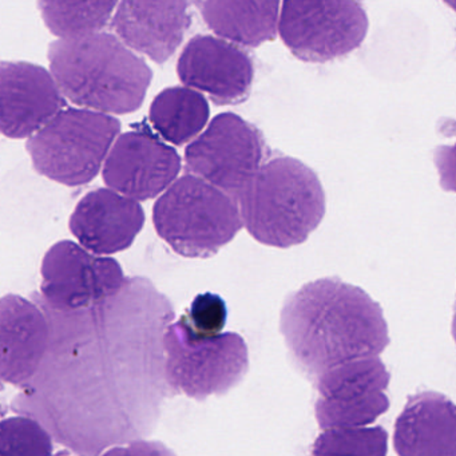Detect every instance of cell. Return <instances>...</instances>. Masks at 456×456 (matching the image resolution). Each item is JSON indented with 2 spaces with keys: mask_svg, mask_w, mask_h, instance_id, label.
I'll return each mask as SVG.
<instances>
[{
  "mask_svg": "<svg viewBox=\"0 0 456 456\" xmlns=\"http://www.w3.org/2000/svg\"><path fill=\"white\" fill-rule=\"evenodd\" d=\"M280 332L296 367L312 383L338 365L380 356L391 341L380 304L338 277L290 293L280 314Z\"/></svg>",
  "mask_w": 456,
  "mask_h": 456,
  "instance_id": "cell-1",
  "label": "cell"
},
{
  "mask_svg": "<svg viewBox=\"0 0 456 456\" xmlns=\"http://www.w3.org/2000/svg\"><path fill=\"white\" fill-rule=\"evenodd\" d=\"M47 58L63 95L98 113H134L153 79L145 61L111 34L53 42Z\"/></svg>",
  "mask_w": 456,
  "mask_h": 456,
  "instance_id": "cell-2",
  "label": "cell"
},
{
  "mask_svg": "<svg viewBox=\"0 0 456 456\" xmlns=\"http://www.w3.org/2000/svg\"><path fill=\"white\" fill-rule=\"evenodd\" d=\"M244 226L268 247L303 244L325 216V193L316 173L292 157L263 165L239 197Z\"/></svg>",
  "mask_w": 456,
  "mask_h": 456,
  "instance_id": "cell-3",
  "label": "cell"
},
{
  "mask_svg": "<svg viewBox=\"0 0 456 456\" xmlns=\"http://www.w3.org/2000/svg\"><path fill=\"white\" fill-rule=\"evenodd\" d=\"M159 239L186 258H209L237 236L244 221L236 199L194 175L178 178L153 208Z\"/></svg>",
  "mask_w": 456,
  "mask_h": 456,
  "instance_id": "cell-4",
  "label": "cell"
},
{
  "mask_svg": "<svg viewBox=\"0 0 456 456\" xmlns=\"http://www.w3.org/2000/svg\"><path fill=\"white\" fill-rule=\"evenodd\" d=\"M121 122L87 109H65L26 143L38 175L62 183H92L106 162Z\"/></svg>",
  "mask_w": 456,
  "mask_h": 456,
  "instance_id": "cell-5",
  "label": "cell"
},
{
  "mask_svg": "<svg viewBox=\"0 0 456 456\" xmlns=\"http://www.w3.org/2000/svg\"><path fill=\"white\" fill-rule=\"evenodd\" d=\"M164 346L167 383L200 402L228 394L249 370V351L239 333L197 335L180 317L167 327Z\"/></svg>",
  "mask_w": 456,
  "mask_h": 456,
  "instance_id": "cell-6",
  "label": "cell"
},
{
  "mask_svg": "<svg viewBox=\"0 0 456 456\" xmlns=\"http://www.w3.org/2000/svg\"><path fill=\"white\" fill-rule=\"evenodd\" d=\"M268 156L263 133L234 113L218 114L185 151L191 175L233 199L249 185Z\"/></svg>",
  "mask_w": 456,
  "mask_h": 456,
  "instance_id": "cell-7",
  "label": "cell"
},
{
  "mask_svg": "<svg viewBox=\"0 0 456 456\" xmlns=\"http://www.w3.org/2000/svg\"><path fill=\"white\" fill-rule=\"evenodd\" d=\"M367 12L357 2L287 0L280 14L279 33L297 60L325 63L362 46L368 33Z\"/></svg>",
  "mask_w": 456,
  "mask_h": 456,
  "instance_id": "cell-8",
  "label": "cell"
},
{
  "mask_svg": "<svg viewBox=\"0 0 456 456\" xmlns=\"http://www.w3.org/2000/svg\"><path fill=\"white\" fill-rule=\"evenodd\" d=\"M41 292L55 311L76 312L116 297L126 279L118 261L97 257L76 242L53 245L41 266Z\"/></svg>",
  "mask_w": 456,
  "mask_h": 456,
  "instance_id": "cell-9",
  "label": "cell"
},
{
  "mask_svg": "<svg viewBox=\"0 0 456 456\" xmlns=\"http://www.w3.org/2000/svg\"><path fill=\"white\" fill-rule=\"evenodd\" d=\"M391 375L380 357L354 360L314 381V416L322 431L368 427L388 411Z\"/></svg>",
  "mask_w": 456,
  "mask_h": 456,
  "instance_id": "cell-10",
  "label": "cell"
},
{
  "mask_svg": "<svg viewBox=\"0 0 456 456\" xmlns=\"http://www.w3.org/2000/svg\"><path fill=\"white\" fill-rule=\"evenodd\" d=\"M117 138L102 177L111 191L134 201L156 199L175 183L181 157L149 127L137 124Z\"/></svg>",
  "mask_w": 456,
  "mask_h": 456,
  "instance_id": "cell-11",
  "label": "cell"
},
{
  "mask_svg": "<svg viewBox=\"0 0 456 456\" xmlns=\"http://www.w3.org/2000/svg\"><path fill=\"white\" fill-rule=\"evenodd\" d=\"M177 74L186 87L204 93L215 105H239L252 92L255 65L236 45L212 36H196L178 58Z\"/></svg>",
  "mask_w": 456,
  "mask_h": 456,
  "instance_id": "cell-12",
  "label": "cell"
},
{
  "mask_svg": "<svg viewBox=\"0 0 456 456\" xmlns=\"http://www.w3.org/2000/svg\"><path fill=\"white\" fill-rule=\"evenodd\" d=\"M57 81L41 66L28 62L0 65V130L12 140L33 137L65 110Z\"/></svg>",
  "mask_w": 456,
  "mask_h": 456,
  "instance_id": "cell-13",
  "label": "cell"
},
{
  "mask_svg": "<svg viewBox=\"0 0 456 456\" xmlns=\"http://www.w3.org/2000/svg\"><path fill=\"white\" fill-rule=\"evenodd\" d=\"M186 0H124L113 17V28L122 44L164 65L173 57L191 25Z\"/></svg>",
  "mask_w": 456,
  "mask_h": 456,
  "instance_id": "cell-14",
  "label": "cell"
},
{
  "mask_svg": "<svg viewBox=\"0 0 456 456\" xmlns=\"http://www.w3.org/2000/svg\"><path fill=\"white\" fill-rule=\"evenodd\" d=\"M143 225L145 212L141 204L109 188L82 197L69 223L79 244L98 256L129 249Z\"/></svg>",
  "mask_w": 456,
  "mask_h": 456,
  "instance_id": "cell-15",
  "label": "cell"
},
{
  "mask_svg": "<svg viewBox=\"0 0 456 456\" xmlns=\"http://www.w3.org/2000/svg\"><path fill=\"white\" fill-rule=\"evenodd\" d=\"M0 378L23 387L36 375L46 352L49 325L44 312L17 295L0 301Z\"/></svg>",
  "mask_w": 456,
  "mask_h": 456,
  "instance_id": "cell-16",
  "label": "cell"
},
{
  "mask_svg": "<svg viewBox=\"0 0 456 456\" xmlns=\"http://www.w3.org/2000/svg\"><path fill=\"white\" fill-rule=\"evenodd\" d=\"M399 456H456V405L437 392H418L395 421Z\"/></svg>",
  "mask_w": 456,
  "mask_h": 456,
  "instance_id": "cell-17",
  "label": "cell"
},
{
  "mask_svg": "<svg viewBox=\"0 0 456 456\" xmlns=\"http://www.w3.org/2000/svg\"><path fill=\"white\" fill-rule=\"evenodd\" d=\"M194 6L201 12L208 28L225 41L258 47L276 38L281 6L277 0H199Z\"/></svg>",
  "mask_w": 456,
  "mask_h": 456,
  "instance_id": "cell-18",
  "label": "cell"
},
{
  "mask_svg": "<svg viewBox=\"0 0 456 456\" xmlns=\"http://www.w3.org/2000/svg\"><path fill=\"white\" fill-rule=\"evenodd\" d=\"M210 108L201 93L185 86L169 87L154 98L149 121L157 134L175 146L197 140L209 121Z\"/></svg>",
  "mask_w": 456,
  "mask_h": 456,
  "instance_id": "cell-19",
  "label": "cell"
},
{
  "mask_svg": "<svg viewBox=\"0 0 456 456\" xmlns=\"http://www.w3.org/2000/svg\"><path fill=\"white\" fill-rule=\"evenodd\" d=\"M117 2H38L46 28L61 39H79L102 30Z\"/></svg>",
  "mask_w": 456,
  "mask_h": 456,
  "instance_id": "cell-20",
  "label": "cell"
},
{
  "mask_svg": "<svg viewBox=\"0 0 456 456\" xmlns=\"http://www.w3.org/2000/svg\"><path fill=\"white\" fill-rule=\"evenodd\" d=\"M387 453L388 432L381 426L325 429L312 445V456H387Z\"/></svg>",
  "mask_w": 456,
  "mask_h": 456,
  "instance_id": "cell-21",
  "label": "cell"
},
{
  "mask_svg": "<svg viewBox=\"0 0 456 456\" xmlns=\"http://www.w3.org/2000/svg\"><path fill=\"white\" fill-rule=\"evenodd\" d=\"M52 436L34 419H4L0 428V456H53Z\"/></svg>",
  "mask_w": 456,
  "mask_h": 456,
  "instance_id": "cell-22",
  "label": "cell"
},
{
  "mask_svg": "<svg viewBox=\"0 0 456 456\" xmlns=\"http://www.w3.org/2000/svg\"><path fill=\"white\" fill-rule=\"evenodd\" d=\"M181 319L197 335H220L226 325L228 309L225 301L216 293H201L191 301Z\"/></svg>",
  "mask_w": 456,
  "mask_h": 456,
  "instance_id": "cell-23",
  "label": "cell"
},
{
  "mask_svg": "<svg viewBox=\"0 0 456 456\" xmlns=\"http://www.w3.org/2000/svg\"><path fill=\"white\" fill-rule=\"evenodd\" d=\"M434 159L443 191L456 193V143L452 146H437Z\"/></svg>",
  "mask_w": 456,
  "mask_h": 456,
  "instance_id": "cell-24",
  "label": "cell"
},
{
  "mask_svg": "<svg viewBox=\"0 0 456 456\" xmlns=\"http://www.w3.org/2000/svg\"><path fill=\"white\" fill-rule=\"evenodd\" d=\"M102 456H175L164 443L138 440L126 447H114Z\"/></svg>",
  "mask_w": 456,
  "mask_h": 456,
  "instance_id": "cell-25",
  "label": "cell"
},
{
  "mask_svg": "<svg viewBox=\"0 0 456 456\" xmlns=\"http://www.w3.org/2000/svg\"><path fill=\"white\" fill-rule=\"evenodd\" d=\"M451 333H452L453 341L456 344V301L455 305H453V316H452V324H451Z\"/></svg>",
  "mask_w": 456,
  "mask_h": 456,
  "instance_id": "cell-26",
  "label": "cell"
},
{
  "mask_svg": "<svg viewBox=\"0 0 456 456\" xmlns=\"http://www.w3.org/2000/svg\"><path fill=\"white\" fill-rule=\"evenodd\" d=\"M57 456H70V455H69V452H63V451H62V452L58 453Z\"/></svg>",
  "mask_w": 456,
  "mask_h": 456,
  "instance_id": "cell-27",
  "label": "cell"
}]
</instances>
